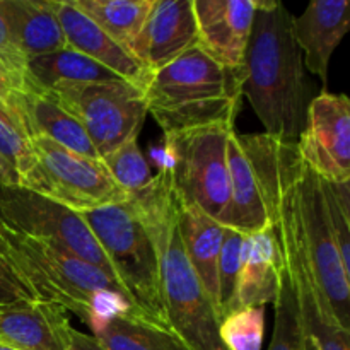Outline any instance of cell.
Returning <instances> with one entry per match:
<instances>
[{
  "label": "cell",
  "mask_w": 350,
  "mask_h": 350,
  "mask_svg": "<svg viewBox=\"0 0 350 350\" xmlns=\"http://www.w3.org/2000/svg\"><path fill=\"white\" fill-rule=\"evenodd\" d=\"M33 164L21 187L38 191L74 212H88L129 200L101 159L79 156L48 139H31Z\"/></svg>",
  "instance_id": "10"
},
{
  "label": "cell",
  "mask_w": 350,
  "mask_h": 350,
  "mask_svg": "<svg viewBox=\"0 0 350 350\" xmlns=\"http://www.w3.org/2000/svg\"><path fill=\"white\" fill-rule=\"evenodd\" d=\"M85 323L105 350H191L173 330L126 311L89 314Z\"/></svg>",
  "instance_id": "22"
},
{
  "label": "cell",
  "mask_w": 350,
  "mask_h": 350,
  "mask_svg": "<svg viewBox=\"0 0 350 350\" xmlns=\"http://www.w3.org/2000/svg\"><path fill=\"white\" fill-rule=\"evenodd\" d=\"M350 29L347 0H314L293 19V33L303 53L304 65L327 88L334 51Z\"/></svg>",
  "instance_id": "17"
},
{
  "label": "cell",
  "mask_w": 350,
  "mask_h": 350,
  "mask_svg": "<svg viewBox=\"0 0 350 350\" xmlns=\"http://www.w3.org/2000/svg\"><path fill=\"white\" fill-rule=\"evenodd\" d=\"M243 245L245 234L226 228L222 239L221 253L217 263V317L219 321L228 314V308L234 296L236 284H238L239 270H241Z\"/></svg>",
  "instance_id": "31"
},
{
  "label": "cell",
  "mask_w": 350,
  "mask_h": 350,
  "mask_svg": "<svg viewBox=\"0 0 350 350\" xmlns=\"http://www.w3.org/2000/svg\"><path fill=\"white\" fill-rule=\"evenodd\" d=\"M301 161L328 181H350V101L325 89L311 99L297 140Z\"/></svg>",
  "instance_id": "13"
},
{
  "label": "cell",
  "mask_w": 350,
  "mask_h": 350,
  "mask_svg": "<svg viewBox=\"0 0 350 350\" xmlns=\"http://www.w3.org/2000/svg\"><path fill=\"white\" fill-rule=\"evenodd\" d=\"M24 301H40L29 284L9 265L0 253V310Z\"/></svg>",
  "instance_id": "33"
},
{
  "label": "cell",
  "mask_w": 350,
  "mask_h": 350,
  "mask_svg": "<svg viewBox=\"0 0 350 350\" xmlns=\"http://www.w3.org/2000/svg\"><path fill=\"white\" fill-rule=\"evenodd\" d=\"M178 229L185 253L217 314V263L226 226L176 202ZM219 318V317H217Z\"/></svg>",
  "instance_id": "23"
},
{
  "label": "cell",
  "mask_w": 350,
  "mask_h": 350,
  "mask_svg": "<svg viewBox=\"0 0 350 350\" xmlns=\"http://www.w3.org/2000/svg\"><path fill=\"white\" fill-rule=\"evenodd\" d=\"M129 202L156 248L161 296L171 330L191 350H226L219 337V318L185 253L178 229L176 198L170 173L161 167L152 181Z\"/></svg>",
  "instance_id": "2"
},
{
  "label": "cell",
  "mask_w": 350,
  "mask_h": 350,
  "mask_svg": "<svg viewBox=\"0 0 350 350\" xmlns=\"http://www.w3.org/2000/svg\"><path fill=\"white\" fill-rule=\"evenodd\" d=\"M46 92L81 123L99 157L139 137L149 115L144 91L126 81L62 84Z\"/></svg>",
  "instance_id": "11"
},
{
  "label": "cell",
  "mask_w": 350,
  "mask_h": 350,
  "mask_svg": "<svg viewBox=\"0 0 350 350\" xmlns=\"http://www.w3.org/2000/svg\"><path fill=\"white\" fill-rule=\"evenodd\" d=\"M258 0H193L198 46L219 64L243 68Z\"/></svg>",
  "instance_id": "15"
},
{
  "label": "cell",
  "mask_w": 350,
  "mask_h": 350,
  "mask_svg": "<svg viewBox=\"0 0 350 350\" xmlns=\"http://www.w3.org/2000/svg\"><path fill=\"white\" fill-rule=\"evenodd\" d=\"M294 202L314 277L340 327L350 332V273L342 265L321 191L320 176L303 161L294 180Z\"/></svg>",
  "instance_id": "12"
},
{
  "label": "cell",
  "mask_w": 350,
  "mask_h": 350,
  "mask_svg": "<svg viewBox=\"0 0 350 350\" xmlns=\"http://www.w3.org/2000/svg\"><path fill=\"white\" fill-rule=\"evenodd\" d=\"M101 163L105 164L113 181L125 191L126 197L139 193L154 178L139 147V137H132L115 150L103 156Z\"/></svg>",
  "instance_id": "27"
},
{
  "label": "cell",
  "mask_w": 350,
  "mask_h": 350,
  "mask_svg": "<svg viewBox=\"0 0 350 350\" xmlns=\"http://www.w3.org/2000/svg\"><path fill=\"white\" fill-rule=\"evenodd\" d=\"M70 320L62 306L24 301L0 310V345L14 350H68Z\"/></svg>",
  "instance_id": "18"
},
{
  "label": "cell",
  "mask_w": 350,
  "mask_h": 350,
  "mask_svg": "<svg viewBox=\"0 0 350 350\" xmlns=\"http://www.w3.org/2000/svg\"><path fill=\"white\" fill-rule=\"evenodd\" d=\"M301 157L296 144L269 133H238L228 139L231 208L226 228L245 236L273 229L282 197L296 178Z\"/></svg>",
  "instance_id": "5"
},
{
  "label": "cell",
  "mask_w": 350,
  "mask_h": 350,
  "mask_svg": "<svg viewBox=\"0 0 350 350\" xmlns=\"http://www.w3.org/2000/svg\"><path fill=\"white\" fill-rule=\"evenodd\" d=\"M231 123L198 126L164 135V167L174 198L226 226L231 208L228 139Z\"/></svg>",
  "instance_id": "6"
},
{
  "label": "cell",
  "mask_w": 350,
  "mask_h": 350,
  "mask_svg": "<svg viewBox=\"0 0 350 350\" xmlns=\"http://www.w3.org/2000/svg\"><path fill=\"white\" fill-rule=\"evenodd\" d=\"M68 350H105L92 335L72 327L68 334Z\"/></svg>",
  "instance_id": "34"
},
{
  "label": "cell",
  "mask_w": 350,
  "mask_h": 350,
  "mask_svg": "<svg viewBox=\"0 0 350 350\" xmlns=\"http://www.w3.org/2000/svg\"><path fill=\"white\" fill-rule=\"evenodd\" d=\"M219 337L226 350H262L265 310L248 308L229 313L219 323Z\"/></svg>",
  "instance_id": "28"
},
{
  "label": "cell",
  "mask_w": 350,
  "mask_h": 350,
  "mask_svg": "<svg viewBox=\"0 0 350 350\" xmlns=\"http://www.w3.org/2000/svg\"><path fill=\"white\" fill-rule=\"evenodd\" d=\"M0 350H14V349H9V347H5V345H0Z\"/></svg>",
  "instance_id": "36"
},
{
  "label": "cell",
  "mask_w": 350,
  "mask_h": 350,
  "mask_svg": "<svg viewBox=\"0 0 350 350\" xmlns=\"http://www.w3.org/2000/svg\"><path fill=\"white\" fill-rule=\"evenodd\" d=\"M120 284L140 317L157 327L170 328L159 284V265L147 229L129 200L81 212ZM171 330V328H170Z\"/></svg>",
  "instance_id": "7"
},
{
  "label": "cell",
  "mask_w": 350,
  "mask_h": 350,
  "mask_svg": "<svg viewBox=\"0 0 350 350\" xmlns=\"http://www.w3.org/2000/svg\"><path fill=\"white\" fill-rule=\"evenodd\" d=\"M113 81H123V79L108 70L105 65L68 46L41 57L29 58L26 65V84L41 91H50L62 84Z\"/></svg>",
  "instance_id": "24"
},
{
  "label": "cell",
  "mask_w": 350,
  "mask_h": 350,
  "mask_svg": "<svg viewBox=\"0 0 350 350\" xmlns=\"http://www.w3.org/2000/svg\"><path fill=\"white\" fill-rule=\"evenodd\" d=\"M0 64L7 68L14 84H16L17 91H23L24 85H26L27 58L17 48L16 41H14L12 34H10L7 21L3 17L2 7H0Z\"/></svg>",
  "instance_id": "32"
},
{
  "label": "cell",
  "mask_w": 350,
  "mask_h": 350,
  "mask_svg": "<svg viewBox=\"0 0 350 350\" xmlns=\"http://www.w3.org/2000/svg\"><path fill=\"white\" fill-rule=\"evenodd\" d=\"M33 164V146L16 111L0 105V181L21 185Z\"/></svg>",
  "instance_id": "26"
},
{
  "label": "cell",
  "mask_w": 350,
  "mask_h": 350,
  "mask_svg": "<svg viewBox=\"0 0 350 350\" xmlns=\"http://www.w3.org/2000/svg\"><path fill=\"white\" fill-rule=\"evenodd\" d=\"M0 253L38 299L58 304L82 321L89 314L115 310L142 318L111 277L58 246L0 228Z\"/></svg>",
  "instance_id": "4"
},
{
  "label": "cell",
  "mask_w": 350,
  "mask_h": 350,
  "mask_svg": "<svg viewBox=\"0 0 350 350\" xmlns=\"http://www.w3.org/2000/svg\"><path fill=\"white\" fill-rule=\"evenodd\" d=\"M296 180V178H294ZM294 180L282 197L275 236L299 317L304 350H350V332L335 318L308 260L294 202Z\"/></svg>",
  "instance_id": "9"
},
{
  "label": "cell",
  "mask_w": 350,
  "mask_h": 350,
  "mask_svg": "<svg viewBox=\"0 0 350 350\" xmlns=\"http://www.w3.org/2000/svg\"><path fill=\"white\" fill-rule=\"evenodd\" d=\"M280 269L282 260L275 229L245 236L241 270L228 314L248 308H263L269 303L273 304L279 293Z\"/></svg>",
  "instance_id": "20"
},
{
  "label": "cell",
  "mask_w": 350,
  "mask_h": 350,
  "mask_svg": "<svg viewBox=\"0 0 350 350\" xmlns=\"http://www.w3.org/2000/svg\"><path fill=\"white\" fill-rule=\"evenodd\" d=\"M109 38L129 51L154 0H72ZM130 53V51H129Z\"/></svg>",
  "instance_id": "25"
},
{
  "label": "cell",
  "mask_w": 350,
  "mask_h": 350,
  "mask_svg": "<svg viewBox=\"0 0 350 350\" xmlns=\"http://www.w3.org/2000/svg\"><path fill=\"white\" fill-rule=\"evenodd\" d=\"M273 308H275V323H273V335L269 350H304L296 299L284 265L280 269L279 293L273 301Z\"/></svg>",
  "instance_id": "29"
},
{
  "label": "cell",
  "mask_w": 350,
  "mask_h": 350,
  "mask_svg": "<svg viewBox=\"0 0 350 350\" xmlns=\"http://www.w3.org/2000/svg\"><path fill=\"white\" fill-rule=\"evenodd\" d=\"M320 181L342 265L350 273V181Z\"/></svg>",
  "instance_id": "30"
},
{
  "label": "cell",
  "mask_w": 350,
  "mask_h": 350,
  "mask_svg": "<svg viewBox=\"0 0 350 350\" xmlns=\"http://www.w3.org/2000/svg\"><path fill=\"white\" fill-rule=\"evenodd\" d=\"M243 68L219 64L200 46L152 70L142 91L147 111L166 133L231 123L243 108Z\"/></svg>",
  "instance_id": "3"
},
{
  "label": "cell",
  "mask_w": 350,
  "mask_h": 350,
  "mask_svg": "<svg viewBox=\"0 0 350 350\" xmlns=\"http://www.w3.org/2000/svg\"><path fill=\"white\" fill-rule=\"evenodd\" d=\"M16 92L17 88L16 84H14L12 77L9 75L7 68L0 64V105L10 106Z\"/></svg>",
  "instance_id": "35"
},
{
  "label": "cell",
  "mask_w": 350,
  "mask_h": 350,
  "mask_svg": "<svg viewBox=\"0 0 350 350\" xmlns=\"http://www.w3.org/2000/svg\"><path fill=\"white\" fill-rule=\"evenodd\" d=\"M0 228L65 250L103 270L125 291L79 212L26 187L0 181Z\"/></svg>",
  "instance_id": "8"
},
{
  "label": "cell",
  "mask_w": 350,
  "mask_h": 350,
  "mask_svg": "<svg viewBox=\"0 0 350 350\" xmlns=\"http://www.w3.org/2000/svg\"><path fill=\"white\" fill-rule=\"evenodd\" d=\"M198 46L193 0H154L129 51L149 72Z\"/></svg>",
  "instance_id": "14"
},
{
  "label": "cell",
  "mask_w": 350,
  "mask_h": 350,
  "mask_svg": "<svg viewBox=\"0 0 350 350\" xmlns=\"http://www.w3.org/2000/svg\"><path fill=\"white\" fill-rule=\"evenodd\" d=\"M51 7L57 14L68 48L105 65L123 81L144 88L150 72L79 10L72 0H51Z\"/></svg>",
  "instance_id": "16"
},
{
  "label": "cell",
  "mask_w": 350,
  "mask_h": 350,
  "mask_svg": "<svg viewBox=\"0 0 350 350\" xmlns=\"http://www.w3.org/2000/svg\"><path fill=\"white\" fill-rule=\"evenodd\" d=\"M10 34L24 57H41L67 46L51 0H0Z\"/></svg>",
  "instance_id": "21"
},
{
  "label": "cell",
  "mask_w": 350,
  "mask_h": 350,
  "mask_svg": "<svg viewBox=\"0 0 350 350\" xmlns=\"http://www.w3.org/2000/svg\"><path fill=\"white\" fill-rule=\"evenodd\" d=\"M293 19L282 2L258 0L243 62V98L250 101L263 132L297 144L311 99Z\"/></svg>",
  "instance_id": "1"
},
{
  "label": "cell",
  "mask_w": 350,
  "mask_h": 350,
  "mask_svg": "<svg viewBox=\"0 0 350 350\" xmlns=\"http://www.w3.org/2000/svg\"><path fill=\"white\" fill-rule=\"evenodd\" d=\"M9 108L16 111L29 139H48L79 156L101 159L81 123L68 115L50 92L26 84L23 91L16 92Z\"/></svg>",
  "instance_id": "19"
}]
</instances>
